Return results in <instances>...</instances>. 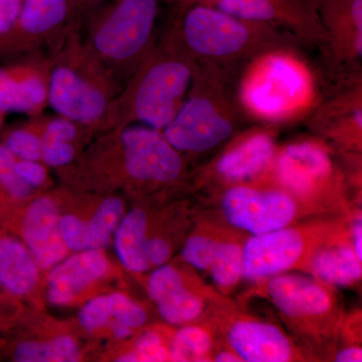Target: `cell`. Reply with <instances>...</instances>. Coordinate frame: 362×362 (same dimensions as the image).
Returning <instances> with one entry per match:
<instances>
[{
    "instance_id": "41",
    "label": "cell",
    "mask_w": 362,
    "mask_h": 362,
    "mask_svg": "<svg viewBox=\"0 0 362 362\" xmlns=\"http://www.w3.org/2000/svg\"><path fill=\"white\" fill-rule=\"evenodd\" d=\"M111 329L114 337L118 338V339H126V338L130 337L132 335V328L128 327V326L124 325V324L116 322V321L112 323Z\"/></svg>"
},
{
    "instance_id": "7",
    "label": "cell",
    "mask_w": 362,
    "mask_h": 362,
    "mask_svg": "<svg viewBox=\"0 0 362 362\" xmlns=\"http://www.w3.org/2000/svg\"><path fill=\"white\" fill-rule=\"evenodd\" d=\"M302 71L288 59L276 57L264 64L247 85V104L263 115H280L291 110L306 95Z\"/></svg>"
},
{
    "instance_id": "15",
    "label": "cell",
    "mask_w": 362,
    "mask_h": 362,
    "mask_svg": "<svg viewBox=\"0 0 362 362\" xmlns=\"http://www.w3.org/2000/svg\"><path fill=\"white\" fill-rule=\"evenodd\" d=\"M268 294L279 310L292 318L323 315L332 305L325 288L311 279L298 275L272 279Z\"/></svg>"
},
{
    "instance_id": "33",
    "label": "cell",
    "mask_w": 362,
    "mask_h": 362,
    "mask_svg": "<svg viewBox=\"0 0 362 362\" xmlns=\"http://www.w3.org/2000/svg\"><path fill=\"white\" fill-rule=\"evenodd\" d=\"M134 354L138 361L157 362L169 361V351L156 332H146L135 343Z\"/></svg>"
},
{
    "instance_id": "13",
    "label": "cell",
    "mask_w": 362,
    "mask_h": 362,
    "mask_svg": "<svg viewBox=\"0 0 362 362\" xmlns=\"http://www.w3.org/2000/svg\"><path fill=\"white\" fill-rule=\"evenodd\" d=\"M109 262L102 250H86L52 267L47 278V299L57 306L71 303L80 293L104 278Z\"/></svg>"
},
{
    "instance_id": "3",
    "label": "cell",
    "mask_w": 362,
    "mask_h": 362,
    "mask_svg": "<svg viewBox=\"0 0 362 362\" xmlns=\"http://www.w3.org/2000/svg\"><path fill=\"white\" fill-rule=\"evenodd\" d=\"M189 68L178 59H164L147 66L114 99L106 125L121 127L132 120L162 130L173 120L176 105L189 84Z\"/></svg>"
},
{
    "instance_id": "36",
    "label": "cell",
    "mask_w": 362,
    "mask_h": 362,
    "mask_svg": "<svg viewBox=\"0 0 362 362\" xmlns=\"http://www.w3.org/2000/svg\"><path fill=\"white\" fill-rule=\"evenodd\" d=\"M23 0H0V35L11 30L20 16Z\"/></svg>"
},
{
    "instance_id": "34",
    "label": "cell",
    "mask_w": 362,
    "mask_h": 362,
    "mask_svg": "<svg viewBox=\"0 0 362 362\" xmlns=\"http://www.w3.org/2000/svg\"><path fill=\"white\" fill-rule=\"evenodd\" d=\"M76 148L71 142L42 143L40 160L52 168H63L75 159Z\"/></svg>"
},
{
    "instance_id": "21",
    "label": "cell",
    "mask_w": 362,
    "mask_h": 362,
    "mask_svg": "<svg viewBox=\"0 0 362 362\" xmlns=\"http://www.w3.org/2000/svg\"><path fill=\"white\" fill-rule=\"evenodd\" d=\"M311 271L319 280L333 286H350L361 280V259L354 247L340 245L317 252L311 262Z\"/></svg>"
},
{
    "instance_id": "23",
    "label": "cell",
    "mask_w": 362,
    "mask_h": 362,
    "mask_svg": "<svg viewBox=\"0 0 362 362\" xmlns=\"http://www.w3.org/2000/svg\"><path fill=\"white\" fill-rule=\"evenodd\" d=\"M123 214L124 202L118 197H109L102 202L86 223L87 250H102L108 246Z\"/></svg>"
},
{
    "instance_id": "45",
    "label": "cell",
    "mask_w": 362,
    "mask_h": 362,
    "mask_svg": "<svg viewBox=\"0 0 362 362\" xmlns=\"http://www.w3.org/2000/svg\"><path fill=\"white\" fill-rule=\"evenodd\" d=\"M4 114L2 113L1 111H0V127H1L2 122H4Z\"/></svg>"
},
{
    "instance_id": "4",
    "label": "cell",
    "mask_w": 362,
    "mask_h": 362,
    "mask_svg": "<svg viewBox=\"0 0 362 362\" xmlns=\"http://www.w3.org/2000/svg\"><path fill=\"white\" fill-rule=\"evenodd\" d=\"M77 26L71 0H23L18 20L0 35V64L45 57L42 47L54 51Z\"/></svg>"
},
{
    "instance_id": "30",
    "label": "cell",
    "mask_w": 362,
    "mask_h": 362,
    "mask_svg": "<svg viewBox=\"0 0 362 362\" xmlns=\"http://www.w3.org/2000/svg\"><path fill=\"white\" fill-rule=\"evenodd\" d=\"M218 243L211 238L194 235L187 240L183 247V259L199 270H209Z\"/></svg>"
},
{
    "instance_id": "43",
    "label": "cell",
    "mask_w": 362,
    "mask_h": 362,
    "mask_svg": "<svg viewBox=\"0 0 362 362\" xmlns=\"http://www.w3.org/2000/svg\"><path fill=\"white\" fill-rule=\"evenodd\" d=\"M216 361L218 362H237L242 361V359L240 358L238 354H235L233 352L223 351L218 354Z\"/></svg>"
},
{
    "instance_id": "8",
    "label": "cell",
    "mask_w": 362,
    "mask_h": 362,
    "mask_svg": "<svg viewBox=\"0 0 362 362\" xmlns=\"http://www.w3.org/2000/svg\"><path fill=\"white\" fill-rule=\"evenodd\" d=\"M47 59L35 57L0 64V111L40 115L47 106Z\"/></svg>"
},
{
    "instance_id": "18",
    "label": "cell",
    "mask_w": 362,
    "mask_h": 362,
    "mask_svg": "<svg viewBox=\"0 0 362 362\" xmlns=\"http://www.w3.org/2000/svg\"><path fill=\"white\" fill-rule=\"evenodd\" d=\"M40 267L25 243L0 233V286L11 296L25 297L37 287Z\"/></svg>"
},
{
    "instance_id": "12",
    "label": "cell",
    "mask_w": 362,
    "mask_h": 362,
    "mask_svg": "<svg viewBox=\"0 0 362 362\" xmlns=\"http://www.w3.org/2000/svg\"><path fill=\"white\" fill-rule=\"evenodd\" d=\"M59 211L51 197L35 199L21 221V235L40 270H49L63 261L68 247L59 230Z\"/></svg>"
},
{
    "instance_id": "2",
    "label": "cell",
    "mask_w": 362,
    "mask_h": 362,
    "mask_svg": "<svg viewBox=\"0 0 362 362\" xmlns=\"http://www.w3.org/2000/svg\"><path fill=\"white\" fill-rule=\"evenodd\" d=\"M157 11L158 0H106L83 23L86 47L117 84L148 45Z\"/></svg>"
},
{
    "instance_id": "17",
    "label": "cell",
    "mask_w": 362,
    "mask_h": 362,
    "mask_svg": "<svg viewBox=\"0 0 362 362\" xmlns=\"http://www.w3.org/2000/svg\"><path fill=\"white\" fill-rule=\"evenodd\" d=\"M329 171V157L312 143L290 145L278 159L279 180L298 194L310 192Z\"/></svg>"
},
{
    "instance_id": "10",
    "label": "cell",
    "mask_w": 362,
    "mask_h": 362,
    "mask_svg": "<svg viewBox=\"0 0 362 362\" xmlns=\"http://www.w3.org/2000/svg\"><path fill=\"white\" fill-rule=\"evenodd\" d=\"M185 37L188 45L207 56H228L246 45V26L221 11L197 6L188 11L185 21Z\"/></svg>"
},
{
    "instance_id": "16",
    "label": "cell",
    "mask_w": 362,
    "mask_h": 362,
    "mask_svg": "<svg viewBox=\"0 0 362 362\" xmlns=\"http://www.w3.org/2000/svg\"><path fill=\"white\" fill-rule=\"evenodd\" d=\"M149 296L166 322L180 325L197 318L204 309L199 297L188 291L180 272L162 265L150 276Z\"/></svg>"
},
{
    "instance_id": "14",
    "label": "cell",
    "mask_w": 362,
    "mask_h": 362,
    "mask_svg": "<svg viewBox=\"0 0 362 362\" xmlns=\"http://www.w3.org/2000/svg\"><path fill=\"white\" fill-rule=\"evenodd\" d=\"M228 340L242 361L285 362L292 358L288 338L276 326L258 321H238L228 331Z\"/></svg>"
},
{
    "instance_id": "19",
    "label": "cell",
    "mask_w": 362,
    "mask_h": 362,
    "mask_svg": "<svg viewBox=\"0 0 362 362\" xmlns=\"http://www.w3.org/2000/svg\"><path fill=\"white\" fill-rule=\"evenodd\" d=\"M147 216L134 209L121 218L114 233V247L121 264L133 273L148 270L146 256Z\"/></svg>"
},
{
    "instance_id": "44",
    "label": "cell",
    "mask_w": 362,
    "mask_h": 362,
    "mask_svg": "<svg viewBox=\"0 0 362 362\" xmlns=\"http://www.w3.org/2000/svg\"><path fill=\"white\" fill-rule=\"evenodd\" d=\"M116 361L120 362H138L137 357H136L134 352H129V354H124V356L119 357Z\"/></svg>"
},
{
    "instance_id": "38",
    "label": "cell",
    "mask_w": 362,
    "mask_h": 362,
    "mask_svg": "<svg viewBox=\"0 0 362 362\" xmlns=\"http://www.w3.org/2000/svg\"><path fill=\"white\" fill-rule=\"evenodd\" d=\"M71 1H73L78 25L82 26L86 18L106 0H71Z\"/></svg>"
},
{
    "instance_id": "32",
    "label": "cell",
    "mask_w": 362,
    "mask_h": 362,
    "mask_svg": "<svg viewBox=\"0 0 362 362\" xmlns=\"http://www.w3.org/2000/svg\"><path fill=\"white\" fill-rule=\"evenodd\" d=\"M59 230L69 251L77 252L87 250L86 221L74 214H65L59 218Z\"/></svg>"
},
{
    "instance_id": "42",
    "label": "cell",
    "mask_w": 362,
    "mask_h": 362,
    "mask_svg": "<svg viewBox=\"0 0 362 362\" xmlns=\"http://www.w3.org/2000/svg\"><path fill=\"white\" fill-rule=\"evenodd\" d=\"M354 249L356 251L357 257L362 261V226L361 220L357 221L356 226H354Z\"/></svg>"
},
{
    "instance_id": "26",
    "label": "cell",
    "mask_w": 362,
    "mask_h": 362,
    "mask_svg": "<svg viewBox=\"0 0 362 362\" xmlns=\"http://www.w3.org/2000/svg\"><path fill=\"white\" fill-rule=\"evenodd\" d=\"M18 158L0 143V194L14 201H21L30 197L35 189L16 173Z\"/></svg>"
},
{
    "instance_id": "6",
    "label": "cell",
    "mask_w": 362,
    "mask_h": 362,
    "mask_svg": "<svg viewBox=\"0 0 362 362\" xmlns=\"http://www.w3.org/2000/svg\"><path fill=\"white\" fill-rule=\"evenodd\" d=\"M223 209L233 226L254 235L286 228L296 214V204L285 192L245 187L228 190Z\"/></svg>"
},
{
    "instance_id": "29",
    "label": "cell",
    "mask_w": 362,
    "mask_h": 362,
    "mask_svg": "<svg viewBox=\"0 0 362 362\" xmlns=\"http://www.w3.org/2000/svg\"><path fill=\"white\" fill-rule=\"evenodd\" d=\"M108 297L111 315L116 322L124 324L132 329L141 327L146 322V312L129 297L122 293H112Z\"/></svg>"
},
{
    "instance_id": "31",
    "label": "cell",
    "mask_w": 362,
    "mask_h": 362,
    "mask_svg": "<svg viewBox=\"0 0 362 362\" xmlns=\"http://www.w3.org/2000/svg\"><path fill=\"white\" fill-rule=\"evenodd\" d=\"M111 307L108 296H98L85 304L78 314V322L88 331L100 329L111 320Z\"/></svg>"
},
{
    "instance_id": "5",
    "label": "cell",
    "mask_w": 362,
    "mask_h": 362,
    "mask_svg": "<svg viewBox=\"0 0 362 362\" xmlns=\"http://www.w3.org/2000/svg\"><path fill=\"white\" fill-rule=\"evenodd\" d=\"M115 131L121 165L128 177L165 183L180 175L182 161L180 154L160 130L148 126H121L118 132Z\"/></svg>"
},
{
    "instance_id": "39",
    "label": "cell",
    "mask_w": 362,
    "mask_h": 362,
    "mask_svg": "<svg viewBox=\"0 0 362 362\" xmlns=\"http://www.w3.org/2000/svg\"><path fill=\"white\" fill-rule=\"evenodd\" d=\"M352 18L357 30L356 49L361 56L362 0H354L352 4Z\"/></svg>"
},
{
    "instance_id": "25",
    "label": "cell",
    "mask_w": 362,
    "mask_h": 362,
    "mask_svg": "<svg viewBox=\"0 0 362 362\" xmlns=\"http://www.w3.org/2000/svg\"><path fill=\"white\" fill-rule=\"evenodd\" d=\"M211 338L206 330L189 326L176 333L171 343L169 358L173 361H199L211 349Z\"/></svg>"
},
{
    "instance_id": "37",
    "label": "cell",
    "mask_w": 362,
    "mask_h": 362,
    "mask_svg": "<svg viewBox=\"0 0 362 362\" xmlns=\"http://www.w3.org/2000/svg\"><path fill=\"white\" fill-rule=\"evenodd\" d=\"M170 247L165 240L159 238L147 240L146 256L149 264L162 266L168 261L170 257Z\"/></svg>"
},
{
    "instance_id": "1",
    "label": "cell",
    "mask_w": 362,
    "mask_h": 362,
    "mask_svg": "<svg viewBox=\"0 0 362 362\" xmlns=\"http://www.w3.org/2000/svg\"><path fill=\"white\" fill-rule=\"evenodd\" d=\"M73 28L47 59V105L59 116L93 127L106 125L119 85Z\"/></svg>"
},
{
    "instance_id": "22",
    "label": "cell",
    "mask_w": 362,
    "mask_h": 362,
    "mask_svg": "<svg viewBox=\"0 0 362 362\" xmlns=\"http://www.w3.org/2000/svg\"><path fill=\"white\" fill-rule=\"evenodd\" d=\"M13 357L18 362H75L80 361L81 350L70 335H59L49 341H21Z\"/></svg>"
},
{
    "instance_id": "27",
    "label": "cell",
    "mask_w": 362,
    "mask_h": 362,
    "mask_svg": "<svg viewBox=\"0 0 362 362\" xmlns=\"http://www.w3.org/2000/svg\"><path fill=\"white\" fill-rule=\"evenodd\" d=\"M18 159L40 161L42 139L30 125L9 130L4 135V143Z\"/></svg>"
},
{
    "instance_id": "11",
    "label": "cell",
    "mask_w": 362,
    "mask_h": 362,
    "mask_svg": "<svg viewBox=\"0 0 362 362\" xmlns=\"http://www.w3.org/2000/svg\"><path fill=\"white\" fill-rule=\"evenodd\" d=\"M304 247L301 233L292 228L254 235L243 249V277L258 280L282 273L296 265Z\"/></svg>"
},
{
    "instance_id": "40",
    "label": "cell",
    "mask_w": 362,
    "mask_h": 362,
    "mask_svg": "<svg viewBox=\"0 0 362 362\" xmlns=\"http://www.w3.org/2000/svg\"><path fill=\"white\" fill-rule=\"evenodd\" d=\"M337 362H361L362 361L361 349L350 347L340 351L337 356Z\"/></svg>"
},
{
    "instance_id": "9",
    "label": "cell",
    "mask_w": 362,
    "mask_h": 362,
    "mask_svg": "<svg viewBox=\"0 0 362 362\" xmlns=\"http://www.w3.org/2000/svg\"><path fill=\"white\" fill-rule=\"evenodd\" d=\"M169 144L180 151H204L226 140L232 126L202 98L189 100L163 129Z\"/></svg>"
},
{
    "instance_id": "24",
    "label": "cell",
    "mask_w": 362,
    "mask_h": 362,
    "mask_svg": "<svg viewBox=\"0 0 362 362\" xmlns=\"http://www.w3.org/2000/svg\"><path fill=\"white\" fill-rule=\"evenodd\" d=\"M244 255L239 245L233 243H218L213 261L209 270L216 284L230 288L243 277Z\"/></svg>"
},
{
    "instance_id": "28",
    "label": "cell",
    "mask_w": 362,
    "mask_h": 362,
    "mask_svg": "<svg viewBox=\"0 0 362 362\" xmlns=\"http://www.w3.org/2000/svg\"><path fill=\"white\" fill-rule=\"evenodd\" d=\"M220 11L235 18L266 21L276 16L272 0H218Z\"/></svg>"
},
{
    "instance_id": "35",
    "label": "cell",
    "mask_w": 362,
    "mask_h": 362,
    "mask_svg": "<svg viewBox=\"0 0 362 362\" xmlns=\"http://www.w3.org/2000/svg\"><path fill=\"white\" fill-rule=\"evenodd\" d=\"M16 171L33 188L42 187L47 181V169L40 163V161L18 159L16 163Z\"/></svg>"
},
{
    "instance_id": "20",
    "label": "cell",
    "mask_w": 362,
    "mask_h": 362,
    "mask_svg": "<svg viewBox=\"0 0 362 362\" xmlns=\"http://www.w3.org/2000/svg\"><path fill=\"white\" fill-rule=\"evenodd\" d=\"M274 150V143L269 136H254L221 157L218 164V173L228 180L251 177L268 165Z\"/></svg>"
}]
</instances>
